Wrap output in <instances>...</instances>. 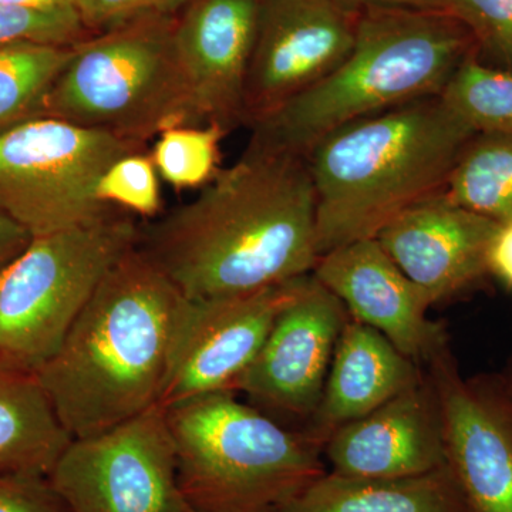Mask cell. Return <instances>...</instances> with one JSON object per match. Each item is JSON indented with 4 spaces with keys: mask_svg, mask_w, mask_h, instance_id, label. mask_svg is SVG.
Returning a JSON list of instances; mask_svg holds the SVG:
<instances>
[{
    "mask_svg": "<svg viewBox=\"0 0 512 512\" xmlns=\"http://www.w3.org/2000/svg\"><path fill=\"white\" fill-rule=\"evenodd\" d=\"M137 247L187 299L312 274L320 255L308 158L249 141L198 197L140 227Z\"/></svg>",
    "mask_w": 512,
    "mask_h": 512,
    "instance_id": "obj_1",
    "label": "cell"
},
{
    "mask_svg": "<svg viewBox=\"0 0 512 512\" xmlns=\"http://www.w3.org/2000/svg\"><path fill=\"white\" fill-rule=\"evenodd\" d=\"M183 299L137 245L103 279L55 356L36 372L72 439L157 406Z\"/></svg>",
    "mask_w": 512,
    "mask_h": 512,
    "instance_id": "obj_2",
    "label": "cell"
},
{
    "mask_svg": "<svg viewBox=\"0 0 512 512\" xmlns=\"http://www.w3.org/2000/svg\"><path fill=\"white\" fill-rule=\"evenodd\" d=\"M473 134L437 96L353 121L319 140L306 156L319 255L376 238L402 212L446 190Z\"/></svg>",
    "mask_w": 512,
    "mask_h": 512,
    "instance_id": "obj_3",
    "label": "cell"
},
{
    "mask_svg": "<svg viewBox=\"0 0 512 512\" xmlns=\"http://www.w3.org/2000/svg\"><path fill=\"white\" fill-rule=\"evenodd\" d=\"M474 50L473 35L453 13L366 10L357 15L346 59L308 92L254 124L249 141L306 157L346 124L440 96Z\"/></svg>",
    "mask_w": 512,
    "mask_h": 512,
    "instance_id": "obj_4",
    "label": "cell"
},
{
    "mask_svg": "<svg viewBox=\"0 0 512 512\" xmlns=\"http://www.w3.org/2000/svg\"><path fill=\"white\" fill-rule=\"evenodd\" d=\"M165 410L178 483L194 512H281L328 473L322 448L235 392Z\"/></svg>",
    "mask_w": 512,
    "mask_h": 512,
    "instance_id": "obj_5",
    "label": "cell"
},
{
    "mask_svg": "<svg viewBox=\"0 0 512 512\" xmlns=\"http://www.w3.org/2000/svg\"><path fill=\"white\" fill-rule=\"evenodd\" d=\"M175 20H141L74 45L42 116L143 146L167 128L194 126L175 59Z\"/></svg>",
    "mask_w": 512,
    "mask_h": 512,
    "instance_id": "obj_6",
    "label": "cell"
},
{
    "mask_svg": "<svg viewBox=\"0 0 512 512\" xmlns=\"http://www.w3.org/2000/svg\"><path fill=\"white\" fill-rule=\"evenodd\" d=\"M126 211L33 238L0 272V359L37 372L117 262L136 247L140 227Z\"/></svg>",
    "mask_w": 512,
    "mask_h": 512,
    "instance_id": "obj_7",
    "label": "cell"
},
{
    "mask_svg": "<svg viewBox=\"0 0 512 512\" xmlns=\"http://www.w3.org/2000/svg\"><path fill=\"white\" fill-rule=\"evenodd\" d=\"M144 147L56 117L23 121L0 133V210L33 238L111 217L121 210L97 198L101 175Z\"/></svg>",
    "mask_w": 512,
    "mask_h": 512,
    "instance_id": "obj_8",
    "label": "cell"
},
{
    "mask_svg": "<svg viewBox=\"0 0 512 512\" xmlns=\"http://www.w3.org/2000/svg\"><path fill=\"white\" fill-rule=\"evenodd\" d=\"M49 481L70 512H194L178 483L163 407L73 439Z\"/></svg>",
    "mask_w": 512,
    "mask_h": 512,
    "instance_id": "obj_9",
    "label": "cell"
},
{
    "mask_svg": "<svg viewBox=\"0 0 512 512\" xmlns=\"http://www.w3.org/2000/svg\"><path fill=\"white\" fill-rule=\"evenodd\" d=\"M302 278L239 295L184 298L158 406L168 409L195 397L235 392Z\"/></svg>",
    "mask_w": 512,
    "mask_h": 512,
    "instance_id": "obj_10",
    "label": "cell"
},
{
    "mask_svg": "<svg viewBox=\"0 0 512 512\" xmlns=\"http://www.w3.org/2000/svg\"><path fill=\"white\" fill-rule=\"evenodd\" d=\"M356 18L335 0H261L244 126H254L326 79L352 50Z\"/></svg>",
    "mask_w": 512,
    "mask_h": 512,
    "instance_id": "obj_11",
    "label": "cell"
},
{
    "mask_svg": "<svg viewBox=\"0 0 512 512\" xmlns=\"http://www.w3.org/2000/svg\"><path fill=\"white\" fill-rule=\"evenodd\" d=\"M421 367L439 407L447 466L471 512H512V417L490 376L464 377L448 339Z\"/></svg>",
    "mask_w": 512,
    "mask_h": 512,
    "instance_id": "obj_12",
    "label": "cell"
},
{
    "mask_svg": "<svg viewBox=\"0 0 512 512\" xmlns=\"http://www.w3.org/2000/svg\"><path fill=\"white\" fill-rule=\"evenodd\" d=\"M349 319L338 296L305 275L235 393L269 416L308 423L318 409L340 333Z\"/></svg>",
    "mask_w": 512,
    "mask_h": 512,
    "instance_id": "obj_13",
    "label": "cell"
},
{
    "mask_svg": "<svg viewBox=\"0 0 512 512\" xmlns=\"http://www.w3.org/2000/svg\"><path fill=\"white\" fill-rule=\"evenodd\" d=\"M261 0H194L177 16L174 53L194 126H244Z\"/></svg>",
    "mask_w": 512,
    "mask_h": 512,
    "instance_id": "obj_14",
    "label": "cell"
},
{
    "mask_svg": "<svg viewBox=\"0 0 512 512\" xmlns=\"http://www.w3.org/2000/svg\"><path fill=\"white\" fill-rule=\"evenodd\" d=\"M312 274L338 296L350 318L382 333L417 365L448 339L444 326L429 318L433 303L427 293L376 238L326 252Z\"/></svg>",
    "mask_w": 512,
    "mask_h": 512,
    "instance_id": "obj_15",
    "label": "cell"
},
{
    "mask_svg": "<svg viewBox=\"0 0 512 512\" xmlns=\"http://www.w3.org/2000/svg\"><path fill=\"white\" fill-rule=\"evenodd\" d=\"M497 227L454 204L443 191L402 212L376 239L434 306L490 276L487 252Z\"/></svg>",
    "mask_w": 512,
    "mask_h": 512,
    "instance_id": "obj_16",
    "label": "cell"
},
{
    "mask_svg": "<svg viewBox=\"0 0 512 512\" xmlns=\"http://www.w3.org/2000/svg\"><path fill=\"white\" fill-rule=\"evenodd\" d=\"M329 473L353 478L419 476L446 466L439 407L423 379L333 431L322 447Z\"/></svg>",
    "mask_w": 512,
    "mask_h": 512,
    "instance_id": "obj_17",
    "label": "cell"
},
{
    "mask_svg": "<svg viewBox=\"0 0 512 512\" xmlns=\"http://www.w3.org/2000/svg\"><path fill=\"white\" fill-rule=\"evenodd\" d=\"M421 379L423 367L382 333L349 316L318 409L301 431L322 448L333 431L373 412Z\"/></svg>",
    "mask_w": 512,
    "mask_h": 512,
    "instance_id": "obj_18",
    "label": "cell"
},
{
    "mask_svg": "<svg viewBox=\"0 0 512 512\" xmlns=\"http://www.w3.org/2000/svg\"><path fill=\"white\" fill-rule=\"evenodd\" d=\"M281 512H471L446 466L396 478H353L326 473Z\"/></svg>",
    "mask_w": 512,
    "mask_h": 512,
    "instance_id": "obj_19",
    "label": "cell"
},
{
    "mask_svg": "<svg viewBox=\"0 0 512 512\" xmlns=\"http://www.w3.org/2000/svg\"><path fill=\"white\" fill-rule=\"evenodd\" d=\"M72 440L36 373L0 359V473L49 477Z\"/></svg>",
    "mask_w": 512,
    "mask_h": 512,
    "instance_id": "obj_20",
    "label": "cell"
},
{
    "mask_svg": "<svg viewBox=\"0 0 512 512\" xmlns=\"http://www.w3.org/2000/svg\"><path fill=\"white\" fill-rule=\"evenodd\" d=\"M444 194L497 224L512 221V131L473 134L451 168Z\"/></svg>",
    "mask_w": 512,
    "mask_h": 512,
    "instance_id": "obj_21",
    "label": "cell"
},
{
    "mask_svg": "<svg viewBox=\"0 0 512 512\" xmlns=\"http://www.w3.org/2000/svg\"><path fill=\"white\" fill-rule=\"evenodd\" d=\"M73 49L37 43L0 47V133L42 116L47 94Z\"/></svg>",
    "mask_w": 512,
    "mask_h": 512,
    "instance_id": "obj_22",
    "label": "cell"
},
{
    "mask_svg": "<svg viewBox=\"0 0 512 512\" xmlns=\"http://www.w3.org/2000/svg\"><path fill=\"white\" fill-rule=\"evenodd\" d=\"M440 99L474 133H511L512 70L490 66L470 53Z\"/></svg>",
    "mask_w": 512,
    "mask_h": 512,
    "instance_id": "obj_23",
    "label": "cell"
},
{
    "mask_svg": "<svg viewBox=\"0 0 512 512\" xmlns=\"http://www.w3.org/2000/svg\"><path fill=\"white\" fill-rule=\"evenodd\" d=\"M227 136L218 126H175L158 134L151 160L158 174L177 190L208 184L218 174L220 144Z\"/></svg>",
    "mask_w": 512,
    "mask_h": 512,
    "instance_id": "obj_24",
    "label": "cell"
},
{
    "mask_svg": "<svg viewBox=\"0 0 512 512\" xmlns=\"http://www.w3.org/2000/svg\"><path fill=\"white\" fill-rule=\"evenodd\" d=\"M87 33L74 6H0V47L20 43L74 46L87 39Z\"/></svg>",
    "mask_w": 512,
    "mask_h": 512,
    "instance_id": "obj_25",
    "label": "cell"
},
{
    "mask_svg": "<svg viewBox=\"0 0 512 512\" xmlns=\"http://www.w3.org/2000/svg\"><path fill=\"white\" fill-rule=\"evenodd\" d=\"M96 195L103 204L154 217L161 208V190L151 156L134 153L111 164L101 175Z\"/></svg>",
    "mask_w": 512,
    "mask_h": 512,
    "instance_id": "obj_26",
    "label": "cell"
},
{
    "mask_svg": "<svg viewBox=\"0 0 512 512\" xmlns=\"http://www.w3.org/2000/svg\"><path fill=\"white\" fill-rule=\"evenodd\" d=\"M476 42L478 56H490L498 67L512 70V0H450Z\"/></svg>",
    "mask_w": 512,
    "mask_h": 512,
    "instance_id": "obj_27",
    "label": "cell"
},
{
    "mask_svg": "<svg viewBox=\"0 0 512 512\" xmlns=\"http://www.w3.org/2000/svg\"><path fill=\"white\" fill-rule=\"evenodd\" d=\"M194 0H73L89 32L103 33L147 19L177 18Z\"/></svg>",
    "mask_w": 512,
    "mask_h": 512,
    "instance_id": "obj_28",
    "label": "cell"
},
{
    "mask_svg": "<svg viewBox=\"0 0 512 512\" xmlns=\"http://www.w3.org/2000/svg\"><path fill=\"white\" fill-rule=\"evenodd\" d=\"M0 512H70L47 477L0 473Z\"/></svg>",
    "mask_w": 512,
    "mask_h": 512,
    "instance_id": "obj_29",
    "label": "cell"
},
{
    "mask_svg": "<svg viewBox=\"0 0 512 512\" xmlns=\"http://www.w3.org/2000/svg\"><path fill=\"white\" fill-rule=\"evenodd\" d=\"M488 275L512 291V221L498 224L487 252Z\"/></svg>",
    "mask_w": 512,
    "mask_h": 512,
    "instance_id": "obj_30",
    "label": "cell"
},
{
    "mask_svg": "<svg viewBox=\"0 0 512 512\" xmlns=\"http://www.w3.org/2000/svg\"><path fill=\"white\" fill-rule=\"evenodd\" d=\"M340 8L352 15L372 9H414L451 12L450 0H335Z\"/></svg>",
    "mask_w": 512,
    "mask_h": 512,
    "instance_id": "obj_31",
    "label": "cell"
},
{
    "mask_svg": "<svg viewBox=\"0 0 512 512\" xmlns=\"http://www.w3.org/2000/svg\"><path fill=\"white\" fill-rule=\"evenodd\" d=\"M32 239L22 225L0 210V272L29 247Z\"/></svg>",
    "mask_w": 512,
    "mask_h": 512,
    "instance_id": "obj_32",
    "label": "cell"
},
{
    "mask_svg": "<svg viewBox=\"0 0 512 512\" xmlns=\"http://www.w3.org/2000/svg\"><path fill=\"white\" fill-rule=\"evenodd\" d=\"M488 376L512 417V363L508 362L501 372L491 373Z\"/></svg>",
    "mask_w": 512,
    "mask_h": 512,
    "instance_id": "obj_33",
    "label": "cell"
},
{
    "mask_svg": "<svg viewBox=\"0 0 512 512\" xmlns=\"http://www.w3.org/2000/svg\"><path fill=\"white\" fill-rule=\"evenodd\" d=\"M0 6H28V8H59L74 6L73 0H0Z\"/></svg>",
    "mask_w": 512,
    "mask_h": 512,
    "instance_id": "obj_34",
    "label": "cell"
},
{
    "mask_svg": "<svg viewBox=\"0 0 512 512\" xmlns=\"http://www.w3.org/2000/svg\"><path fill=\"white\" fill-rule=\"evenodd\" d=\"M510 362L512 363V356H511Z\"/></svg>",
    "mask_w": 512,
    "mask_h": 512,
    "instance_id": "obj_35",
    "label": "cell"
}]
</instances>
